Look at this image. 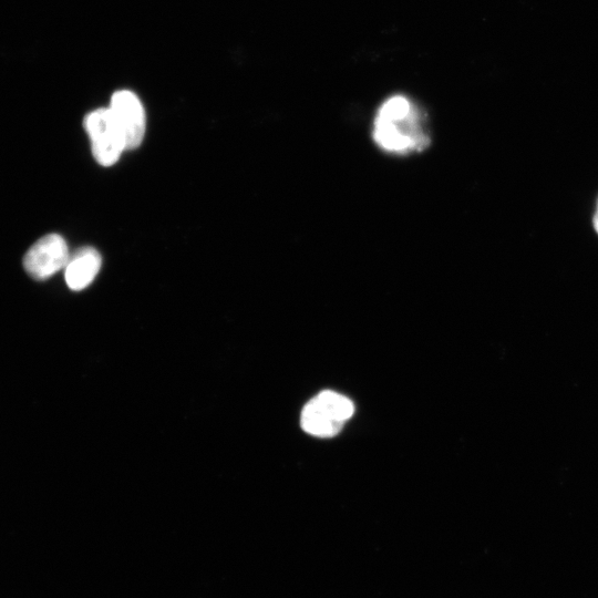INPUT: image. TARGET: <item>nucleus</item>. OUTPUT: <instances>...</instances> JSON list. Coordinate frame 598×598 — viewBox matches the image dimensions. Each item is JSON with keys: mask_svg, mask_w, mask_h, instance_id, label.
Returning <instances> with one entry per match:
<instances>
[{"mask_svg": "<svg viewBox=\"0 0 598 598\" xmlns=\"http://www.w3.org/2000/svg\"><path fill=\"white\" fill-rule=\"evenodd\" d=\"M371 137L380 151L394 156H409L431 145L426 111L412 97L395 93L377 109Z\"/></svg>", "mask_w": 598, "mask_h": 598, "instance_id": "nucleus-1", "label": "nucleus"}, {"mask_svg": "<svg viewBox=\"0 0 598 598\" xmlns=\"http://www.w3.org/2000/svg\"><path fill=\"white\" fill-rule=\"evenodd\" d=\"M353 411L350 399L327 390L317 394L305 405L300 424L311 435L331 437L341 431Z\"/></svg>", "mask_w": 598, "mask_h": 598, "instance_id": "nucleus-2", "label": "nucleus"}, {"mask_svg": "<svg viewBox=\"0 0 598 598\" xmlns=\"http://www.w3.org/2000/svg\"><path fill=\"white\" fill-rule=\"evenodd\" d=\"M84 127L91 141L92 154L103 166L117 162L126 150L123 133L109 107H101L89 113Z\"/></svg>", "mask_w": 598, "mask_h": 598, "instance_id": "nucleus-3", "label": "nucleus"}, {"mask_svg": "<svg viewBox=\"0 0 598 598\" xmlns=\"http://www.w3.org/2000/svg\"><path fill=\"white\" fill-rule=\"evenodd\" d=\"M70 254L62 236L49 234L37 240L23 258L25 271L37 280H44L65 267Z\"/></svg>", "mask_w": 598, "mask_h": 598, "instance_id": "nucleus-4", "label": "nucleus"}, {"mask_svg": "<svg viewBox=\"0 0 598 598\" xmlns=\"http://www.w3.org/2000/svg\"><path fill=\"white\" fill-rule=\"evenodd\" d=\"M109 109L123 133L126 150L140 146L146 125L140 99L128 90H121L112 95Z\"/></svg>", "mask_w": 598, "mask_h": 598, "instance_id": "nucleus-5", "label": "nucleus"}, {"mask_svg": "<svg viewBox=\"0 0 598 598\" xmlns=\"http://www.w3.org/2000/svg\"><path fill=\"white\" fill-rule=\"evenodd\" d=\"M102 259L99 251L84 247L70 255L64 267V278L68 287L74 291L86 288L97 275Z\"/></svg>", "mask_w": 598, "mask_h": 598, "instance_id": "nucleus-6", "label": "nucleus"}, {"mask_svg": "<svg viewBox=\"0 0 598 598\" xmlns=\"http://www.w3.org/2000/svg\"><path fill=\"white\" fill-rule=\"evenodd\" d=\"M594 226H595L596 231L598 233V206H597V212L594 217Z\"/></svg>", "mask_w": 598, "mask_h": 598, "instance_id": "nucleus-7", "label": "nucleus"}]
</instances>
